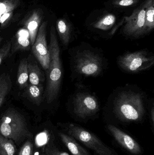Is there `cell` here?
<instances>
[{
	"mask_svg": "<svg viewBox=\"0 0 154 155\" xmlns=\"http://www.w3.org/2000/svg\"><path fill=\"white\" fill-rule=\"evenodd\" d=\"M76 71L86 76H96L102 70V60L96 54L85 51L79 54L75 62Z\"/></svg>",
	"mask_w": 154,
	"mask_h": 155,
	"instance_id": "8992f818",
	"label": "cell"
},
{
	"mask_svg": "<svg viewBox=\"0 0 154 155\" xmlns=\"http://www.w3.org/2000/svg\"><path fill=\"white\" fill-rule=\"evenodd\" d=\"M145 7L143 4L134 10L129 16L125 17L124 33L126 35L139 37L145 34L144 24Z\"/></svg>",
	"mask_w": 154,
	"mask_h": 155,
	"instance_id": "ba28073f",
	"label": "cell"
},
{
	"mask_svg": "<svg viewBox=\"0 0 154 155\" xmlns=\"http://www.w3.org/2000/svg\"><path fill=\"white\" fill-rule=\"evenodd\" d=\"M28 59L29 84L33 85L42 84L44 76L38 64L33 60Z\"/></svg>",
	"mask_w": 154,
	"mask_h": 155,
	"instance_id": "2e32d148",
	"label": "cell"
},
{
	"mask_svg": "<svg viewBox=\"0 0 154 155\" xmlns=\"http://www.w3.org/2000/svg\"><path fill=\"white\" fill-rule=\"evenodd\" d=\"M58 34L64 45H68L71 39L72 28L70 24L64 19H59L56 23Z\"/></svg>",
	"mask_w": 154,
	"mask_h": 155,
	"instance_id": "e0dca14e",
	"label": "cell"
},
{
	"mask_svg": "<svg viewBox=\"0 0 154 155\" xmlns=\"http://www.w3.org/2000/svg\"><path fill=\"white\" fill-rule=\"evenodd\" d=\"M24 89L25 96L32 103L37 106L41 104L43 98V85H37L29 83Z\"/></svg>",
	"mask_w": 154,
	"mask_h": 155,
	"instance_id": "5bb4252c",
	"label": "cell"
},
{
	"mask_svg": "<svg viewBox=\"0 0 154 155\" xmlns=\"http://www.w3.org/2000/svg\"><path fill=\"white\" fill-rule=\"evenodd\" d=\"M69 135L78 140L98 155H115L112 150L96 135L82 127L71 124L68 127Z\"/></svg>",
	"mask_w": 154,
	"mask_h": 155,
	"instance_id": "277c9868",
	"label": "cell"
},
{
	"mask_svg": "<svg viewBox=\"0 0 154 155\" xmlns=\"http://www.w3.org/2000/svg\"><path fill=\"white\" fill-rule=\"evenodd\" d=\"M116 17L113 14H108L94 23L93 27L103 31H107L113 27L115 23Z\"/></svg>",
	"mask_w": 154,
	"mask_h": 155,
	"instance_id": "7402d4cb",
	"label": "cell"
},
{
	"mask_svg": "<svg viewBox=\"0 0 154 155\" xmlns=\"http://www.w3.org/2000/svg\"><path fill=\"white\" fill-rule=\"evenodd\" d=\"M20 4V0H0V24L5 25Z\"/></svg>",
	"mask_w": 154,
	"mask_h": 155,
	"instance_id": "4fadbf2b",
	"label": "cell"
},
{
	"mask_svg": "<svg viewBox=\"0 0 154 155\" xmlns=\"http://www.w3.org/2000/svg\"><path fill=\"white\" fill-rule=\"evenodd\" d=\"M115 112L118 117L123 121H139L145 114L142 96L133 92L122 93L116 100Z\"/></svg>",
	"mask_w": 154,
	"mask_h": 155,
	"instance_id": "3957f363",
	"label": "cell"
},
{
	"mask_svg": "<svg viewBox=\"0 0 154 155\" xmlns=\"http://www.w3.org/2000/svg\"><path fill=\"white\" fill-rule=\"evenodd\" d=\"M143 4L145 7L144 31L146 34L154 28V0H146Z\"/></svg>",
	"mask_w": 154,
	"mask_h": 155,
	"instance_id": "ac0fdd59",
	"label": "cell"
},
{
	"mask_svg": "<svg viewBox=\"0 0 154 155\" xmlns=\"http://www.w3.org/2000/svg\"><path fill=\"white\" fill-rule=\"evenodd\" d=\"M63 143L72 155H90L89 153L79 144L74 138L63 133L59 134Z\"/></svg>",
	"mask_w": 154,
	"mask_h": 155,
	"instance_id": "9a60e30c",
	"label": "cell"
},
{
	"mask_svg": "<svg viewBox=\"0 0 154 155\" xmlns=\"http://www.w3.org/2000/svg\"><path fill=\"white\" fill-rule=\"evenodd\" d=\"M49 48L50 61L49 68L47 70V85L44 95L47 103L50 104L58 97L62 76L60 51L53 26L51 28Z\"/></svg>",
	"mask_w": 154,
	"mask_h": 155,
	"instance_id": "6da1fadb",
	"label": "cell"
},
{
	"mask_svg": "<svg viewBox=\"0 0 154 155\" xmlns=\"http://www.w3.org/2000/svg\"><path fill=\"white\" fill-rule=\"evenodd\" d=\"M12 87V81L8 74H0V108L4 103L5 99Z\"/></svg>",
	"mask_w": 154,
	"mask_h": 155,
	"instance_id": "ffe728a7",
	"label": "cell"
},
{
	"mask_svg": "<svg viewBox=\"0 0 154 155\" xmlns=\"http://www.w3.org/2000/svg\"><path fill=\"white\" fill-rule=\"evenodd\" d=\"M0 134L18 145L33 137L24 116L13 108L7 109L0 118Z\"/></svg>",
	"mask_w": 154,
	"mask_h": 155,
	"instance_id": "7a4b0ae2",
	"label": "cell"
},
{
	"mask_svg": "<svg viewBox=\"0 0 154 155\" xmlns=\"http://www.w3.org/2000/svg\"><path fill=\"white\" fill-rule=\"evenodd\" d=\"M42 20V13L39 10H33L22 22L24 28L29 33L32 46L35 41Z\"/></svg>",
	"mask_w": 154,
	"mask_h": 155,
	"instance_id": "8fae6325",
	"label": "cell"
},
{
	"mask_svg": "<svg viewBox=\"0 0 154 155\" xmlns=\"http://www.w3.org/2000/svg\"><path fill=\"white\" fill-rule=\"evenodd\" d=\"M108 128L118 143L129 153L134 155L141 153L140 145L129 135L112 125H108Z\"/></svg>",
	"mask_w": 154,
	"mask_h": 155,
	"instance_id": "30bf717a",
	"label": "cell"
},
{
	"mask_svg": "<svg viewBox=\"0 0 154 155\" xmlns=\"http://www.w3.org/2000/svg\"><path fill=\"white\" fill-rule=\"evenodd\" d=\"M33 146L31 142L27 141L23 145L18 155H33Z\"/></svg>",
	"mask_w": 154,
	"mask_h": 155,
	"instance_id": "d4e9b609",
	"label": "cell"
},
{
	"mask_svg": "<svg viewBox=\"0 0 154 155\" xmlns=\"http://www.w3.org/2000/svg\"><path fill=\"white\" fill-rule=\"evenodd\" d=\"M154 63V56L142 51L127 53L118 58V64L121 68L131 73L138 72L151 67Z\"/></svg>",
	"mask_w": 154,
	"mask_h": 155,
	"instance_id": "5b68a950",
	"label": "cell"
},
{
	"mask_svg": "<svg viewBox=\"0 0 154 155\" xmlns=\"http://www.w3.org/2000/svg\"></svg>",
	"mask_w": 154,
	"mask_h": 155,
	"instance_id": "f1b7e54d",
	"label": "cell"
},
{
	"mask_svg": "<svg viewBox=\"0 0 154 155\" xmlns=\"http://www.w3.org/2000/svg\"><path fill=\"white\" fill-rule=\"evenodd\" d=\"M11 42L10 41L5 42L0 49V65L2 62L9 56L11 53Z\"/></svg>",
	"mask_w": 154,
	"mask_h": 155,
	"instance_id": "603a6c76",
	"label": "cell"
},
{
	"mask_svg": "<svg viewBox=\"0 0 154 155\" xmlns=\"http://www.w3.org/2000/svg\"><path fill=\"white\" fill-rule=\"evenodd\" d=\"M17 83L21 88H25L29 84L28 62L27 58L22 59L19 64L17 71Z\"/></svg>",
	"mask_w": 154,
	"mask_h": 155,
	"instance_id": "d6986e66",
	"label": "cell"
},
{
	"mask_svg": "<svg viewBox=\"0 0 154 155\" xmlns=\"http://www.w3.org/2000/svg\"><path fill=\"white\" fill-rule=\"evenodd\" d=\"M45 155H69L68 153L61 152L55 149H49L46 150Z\"/></svg>",
	"mask_w": 154,
	"mask_h": 155,
	"instance_id": "484cf974",
	"label": "cell"
},
{
	"mask_svg": "<svg viewBox=\"0 0 154 155\" xmlns=\"http://www.w3.org/2000/svg\"><path fill=\"white\" fill-rule=\"evenodd\" d=\"M99 109L95 96L86 93L77 94L74 98V111L78 117L86 118L96 113Z\"/></svg>",
	"mask_w": 154,
	"mask_h": 155,
	"instance_id": "9c48e42d",
	"label": "cell"
},
{
	"mask_svg": "<svg viewBox=\"0 0 154 155\" xmlns=\"http://www.w3.org/2000/svg\"><path fill=\"white\" fill-rule=\"evenodd\" d=\"M2 38L0 37V43H1V42H2Z\"/></svg>",
	"mask_w": 154,
	"mask_h": 155,
	"instance_id": "83f0119b",
	"label": "cell"
},
{
	"mask_svg": "<svg viewBox=\"0 0 154 155\" xmlns=\"http://www.w3.org/2000/svg\"><path fill=\"white\" fill-rule=\"evenodd\" d=\"M151 119H152V125L154 126V108L152 107V112H151Z\"/></svg>",
	"mask_w": 154,
	"mask_h": 155,
	"instance_id": "4316f807",
	"label": "cell"
},
{
	"mask_svg": "<svg viewBox=\"0 0 154 155\" xmlns=\"http://www.w3.org/2000/svg\"><path fill=\"white\" fill-rule=\"evenodd\" d=\"M47 22H43L39 28L34 43L32 46V51L43 69L47 71L49 67L50 55L46 40Z\"/></svg>",
	"mask_w": 154,
	"mask_h": 155,
	"instance_id": "52a82bcc",
	"label": "cell"
},
{
	"mask_svg": "<svg viewBox=\"0 0 154 155\" xmlns=\"http://www.w3.org/2000/svg\"><path fill=\"white\" fill-rule=\"evenodd\" d=\"M30 40L27 30H20L15 35L14 41L11 45V52L12 54L18 51H28L30 49Z\"/></svg>",
	"mask_w": 154,
	"mask_h": 155,
	"instance_id": "7c38bea8",
	"label": "cell"
},
{
	"mask_svg": "<svg viewBox=\"0 0 154 155\" xmlns=\"http://www.w3.org/2000/svg\"><path fill=\"white\" fill-rule=\"evenodd\" d=\"M16 151L14 142L0 134V155H14Z\"/></svg>",
	"mask_w": 154,
	"mask_h": 155,
	"instance_id": "44dd1931",
	"label": "cell"
},
{
	"mask_svg": "<svg viewBox=\"0 0 154 155\" xmlns=\"http://www.w3.org/2000/svg\"><path fill=\"white\" fill-rule=\"evenodd\" d=\"M139 0H114L112 4L117 7H128L137 4Z\"/></svg>",
	"mask_w": 154,
	"mask_h": 155,
	"instance_id": "cb8c5ba5",
	"label": "cell"
}]
</instances>
